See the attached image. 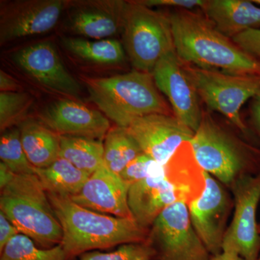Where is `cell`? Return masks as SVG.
<instances>
[{"label": "cell", "mask_w": 260, "mask_h": 260, "mask_svg": "<svg viewBox=\"0 0 260 260\" xmlns=\"http://www.w3.org/2000/svg\"><path fill=\"white\" fill-rule=\"evenodd\" d=\"M85 85L91 102L116 126L128 127L150 114H170L151 73L135 70L109 78H88Z\"/></svg>", "instance_id": "3"}, {"label": "cell", "mask_w": 260, "mask_h": 260, "mask_svg": "<svg viewBox=\"0 0 260 260\" xmlns=\"http://www.w3.org/2000/svg\"><path fill=\"white\" fill-rule=\"evenodd\" d=\"M258 230H259V233L260 234V223L258 224ZM259 260H260V255H259Z\"/></svg>", "instance_id": "39"}, {"label": "cell", "mask_w": 260, "mask_h": 260, "mask_svg": "<svg viewBox=\"0 0 260 260\" xmlns=\"http://www.w3.org/2000/svg\"><path fill=\"white\" fill-rule=\"evenodd\" d=\"M205 189L198 199L188 205L191 224L208 252H221L230 200L223 186L205 172Z\"/></svg>", "instance_id": "12"}, {"label": "cell", "mask_w": 260, "mask_h": 260, "mask_svg": "<svg viewBox=\"0 0 260 260\" xmlns=\"http://www.w3.org/2000/svg\"><path fill=\"white\" fill-rule=\"evenodd\" d=\"M253 3L260 6V0H252Z\"/></svg>", "instance_id": "38"}, {"label": "cell", "mask_w": 260, "mask_h": 260, "mask_svg": "<svg viewBox=\"0 0 260 260\" xmlns=\"http://www.w3.org/2000/svg\"><path fill=\"white\" fill-rule=\"evenodd\" d=\"M234 216L224 237L222 251H233L244 260H259L260 234L256 212L260 202V170L238 178L232 185Z\"/></svg>", "instance_id": "9"}, {"label": "cell", "mask_w": 260, "mask_h": 260, "mask_svg": "<svg viewBox=\"0 0 260 260\" xmlns=\"http://www.w3.org/2000/svg\"><path fill=\"white\" fill-rule=\"evenodd\" d=\"M78 260H157L156 253L148 242L129 243L111 252L98 250L84 253Z\"/></svg>", "instance_id": "29"}, {"label": "cell", "mask_w": 260, "mask_h": 260, "mask_svg": "<svg viewBox=\"0 0 260 260\" xmlns=\"http://www.w3.org/2000/svg\"><path fill=\"white\" fill-rule=\"evenodd\" d=\"M122 37L132 64L143 73L152 74L161 58L175 51L169 16L139 1L127 2Z\"/></svg>", "instance_id": "6"}, {"label": "cell", "mask_w": 260, "mask_h": 260, "mask_svg": "<svg viewBox=\"0 0 260 260\" xmlns=\"http://www.w3.org/2000/svg\"><path fill=\"white\" fill-rule=\"evenodd\" d=\"M147 242L157 260H209L210 255L191 224L188 205L177 201L159 215Z\"/></svg>", "instance_id": "8"}, {"label": "cell", "mask_w": 260, "mask_h": 260, "mask_svg": "<svg viewBox=\"0 0 260 260\" xmlns=\"http://www.w3.org/2000/svg\"><path fill=\"white\" fill-rule=\"evenodd\" d=\"M0 254V260H69L61 244L43 249L22 234L13 237Z\"/></svg>", "instance_id": "26"}, {"label": "cell", "mask_w": 260, "mask_h": 260, "mask_svg": "<svg viewBox=\"0 0 260 260\" xmlns=\"http://www.w3.org/2000/svg\"><path fill=\"white\" fill-rule=\"evenodd\" d=\"M127 185L149 178L166 177L165 166L143 153L137 157L119 174Z\"/></svg>", "instance_id": "30"}, {"label": "cell", "mask_w": 260, "mask_h": 260, "mask_svg": "<svg viewBox=\"0 0 260 260\" xmlns=\"http://www.w3.org/2000/svg\"><path fill=\"white\" fill-rule=\"evenodd\" d=\"M127 2L82 0L68 3L66 27L72 34L93 40L122 32Z\"/></svg>", "instance_id": "14"}, {"label": "cell", "mask_w": 260, "mask_h": 260, "mask_svg": "<svg viewBox=\"0 0 260 260\" xmlns=\"http://www.w3.org/2000/svg\"><path fill=\"white\" fill-rule=\"evenodd\" d=\"M190 143L202 169L228 186L244 174H254L250 171L260 164V152L236 141L206 113Z\"/></svg>", "instance_id": "5"}, {"label": "cell", "mask_w": 260, "mask_h": 260, "mask_svg": "<svg viewBox=\"0 0 260 260\" xmlns=\"http://www.w3.org/2000/svg\"><path fill=\"white\" fill-rule=\"evenodd\" d=\"M143 153L139 145L125 127L116 125L111 127L104 138V165L118 175L130 162Z\"/></svg>", "instance_id": "25"}, {"label": "cell", "mask_w": 260, "mask_h": 260, "mask_svg": "<svg viewBox=\"0 0 260 260\" xmlns=\"http://www.w3.org/2000/svg\"><path fill=\"white\" fill-rule=\"evenodd\" d=\"M129 188L119 175L104 164L89 177L80 192L70 198L80 206L98 213L133 218L128 205Z\"/></svg>", "instance_id": "17"}, {"label": "cell", "mask_w": 260, "mask_h": 260, "mask_svg": "<svg viewBox=\"0 0 260 260\" xmlns=\"http://www.w3.org/2000/svg\"><path fill=\"white\" fill-rule=\"evenodd\" d=\"M62 44L73 55L93 64H118L125 58L124 47L116 39L89 40L84 38L64 37Z\"/></svg>", "instance_id": "23"}, {"label": "cell", "mask_w": 260, "mask_h": 260, "mask_svg": "<svg viewBox=\"0 0 260 260\" xmlns=\"http://www.w3.org/2000/svg\"><path fill=\"white\" fill-rule=\"evenodd\" d=\"M20 86L11 76L5 72L0 71V90L1 92H18Z\"/></svg>", "instance_id": "35"}, {"label": "cell", "mask_w": 260, "mask_h": 260, "mask_svg": "<svg viewBox=\"0 0 260 260\" xmlns=\"http://www.w3.org/2000/svg\"><path fill=\"white\" fill-rule=\"evenodd\" d=\"M250 115L253 126L260 135V92L251 99Z\"/></svg>", "instance_id": "34"}, {"label": "cell", "mask_w": 260, "mask_h": 260, "mask_svg": "<svg viewBox=\"0 0 260 260\" xmlns=\"http://www.w3.org/2000/svg\"><path fill=\"white\" fill-rule=\"evenodd\" d=\"M35 174L48 193L70 198L80 192L90 176L61 157L49 167L35 168Z\"/></svg>", "instance_id": "22"}, {"label": "cell", "mask_w": 260, "mask_h": 260, "mask_svg": "<svg viewBox=\"0 0 260 260\" xmlns=\"http://www.w3.org/2000/svg\"><path fill=\"white\" fill-rule=\"evenodd\" d=\"M152 75L159 91L170 102L174 116L194 133L203 116L200 97L175 51L161 58Z\"/></svg>", "instance_id": "11"}, {"label": "cell", "mask_w": 260, "mask_h": 260, "mask_svg": "<svg viewBox=\"0 0 260 260\" xmlns=\"http://www.w3.org/2000/svg\"><path fill=\"white\" fill-rule=\"evenodd\" d=\"M182 63L200 99L211 110L223 114L238 129L246 133L241 109L246 102L259 93L260 78L229 75Z\"/></svg>", "instance_id": "7"}, {"label": "cell", "mask_w": 260, "mask_h": 260, "mask_svg": "<svg viewBox=\"0 0 260 260\" xmlns=\"http://www.w3.org/2000/svg\"><path fill=\"white\" fill-rule=\"evenodd\" d=\"M18 127L24 150L32 167L44 169L59 158L60 135L32 118L28 117Z\"/></svg>", "instance_id": "21"}, {"label": "cell", "mask_w": 260, "mask_h": 260, "mask_svg": "<svg viewBox=\"0 0 260 260\" xmlns=\"http://www.w3.org/2000/svg\"><path fill=\"white\" fill-rule=\"evenodd\" d=\"M202 10L215 28L231 39L249 29L260 28V6L252 0H207Z\"/></svg>", "instance_id": "19"}, {"label": "cell", "mask_w": 260, "mask_h": 260, "mask_svg": "<svg viewBox=\"0 0 260 260\" xmlns=\"http://www.w3.org/2000/svg\"><path fill=\"white\" fill-rule=\"evenodd\" d=\"M232 40L249 55L260 60V28L249 29L241 32Z\"/></svg>", "instance_id": "31"}, {"label": "cell", "mask_w": 260, "mask_h": 260, "mask_svg": "<svg viewBox=\"0 0 260 260\" xmlns=\"http://www.w3.org/2000/svg\"><path fill=\"white\" fill-rule=\"evenodd\" d=\"M48 196L61 224L60 244L69 260L88 251L148 240V229L135 219L98 213L77 204L70 197L53 193Z\"/></svg>", "instance_id": "2"}, {"label": "cell", "mask_w": 260, "mask_h": 260, "mask_svg": "<svg viewBox=\"0 0 260 260\" xmlns=\"http://www.w3.org/2000/svg\"><path fill=\"white\" fill-rule=\"evenodd\" d=\"M68 3L63 0H17L2 4L0 44L49 31L59 21Z\"/></svg>", "instance_id": "10"}, {"label": "cell", "mask_w": 260, "mask_h": 260, "mask_svg": "<svg viewBox=\"0 0 260 260\" xmlns=\"http://www.w3.org/2000/svg\"><path fill=\"white\" fill-rule=\"evenodd\" d=\"M34 100L26 92L0 93V130L1 133L20 125L28 119Z\"/></svg>", "instance_id": "28"}, {"label": "cell", "mask_w": 260, "mask_h": 260, "mask_svg": "<svg viewBox=\"0 0 260 260\" xmlns=\"http://www.w3.org/2000/svg\"><path fill=\"white\" fill-rule=\"evenodd\" d=\"M59 157L91 175L104 164V140L61 136Z\"/></svg>", "instance_id": "24"}, {"label": "cell", "mask_w": 260, "mask_h": 260, "mask_svg": "<svg viewBox=\"0 0 260 260\" xmlns=\"http://www.w3.org/2000/svg\"><path fill=\"white\" fill-rule=\"evenodd\" d=\"M143 153L166 166L181 145L190 142L194 133L171 114L140 117L126 127Z\"/></svg>", "instance_id": "13"}, {"label": "cell", "mask_w": 260, "mask_h": 260, "mask_svg": "<svg viewBox=\"0 0 260 260\" xmlns=\"http://www.w3.org/2000/svg\"><path fill=\"white\" fill-rule=\"evenodd\" d=\"M38 120L60 136L104 140L111 128L104 114L69 99L51 103L39 114Z\"/></svg>", "instance_id": "15"}, {"label": "cell", "mask_w": 260, "mask_h": 260, "mask_svg": "<svg viewBox=\"0 0 260 260\" xmlns=\"http://www.w3.org/2000/svg\"><path fill=\"white\" fill-rule=\"evenodd\" d=\"M19 234L20 233L18 229L0 210V251H3L8 242Z\"/></svg>", "instance_id": "33"}, {"label": "cell", "mask_w": 260, "mask_h": 260, "mask_svg": "<svg viewBox=\"0 0 260 260\" xmlns=\"http://www.w3.org/2000/svg\"><path fill=\"white\" fill-rule=\"evenodd\" d=\"M0 159L15 174H35V168L24 150L18 127L10 128L2 133Z\"/></svg>", "instance_id": "27"}, {"label": "cell", "mask_w": 260, "mask_h": 260, "mask_svg": "<svg viewBox=\"0 0 260 260\" xmlns=\"http://www.w3.org/2000/svg\"><path fill=\"white\" fill-rule=\"evenodd\" d=\"M13 61L37 83L57 93L77 96L80 85L65 69L56 47L39 42L17 51Z\"/></svg>", "instance_id": "16"}, {"label": "cell", "mask_w": 260, "mask_h": 260, "mask_svg": "<svg viewBox=\"0 0 260 260\" xmlns=\"http://www.w3.org/2000/svg\"><path fill=\"white\" fill-rule=\"evenodd\" d=\"M165 168L166 177L175 188L179 201L189 205L203 194L205 171L195 158L190 142L179 147Z\"/></svg>", "instance_id": "20"}, {"label": "cell", "mask_w": 260, "mask_h": 260, "mask_svg": "<svg viewBox=\"0 0 260 260\" xmlns=\"http://www.w3.org/2000/svg\"><path fill=\"white\" fill-rule=\"evenodd\" d=\"M209 260H244L242 256L233 251H222L215 255L210 256Z\"/></svg>", "instance_id": "37"}, {"label": "cell", "mask_w": 260, "mask_h": 260, "mask_svg": "<svg viewBox=\"0 0 260 260\" xmlns=\"http://www.w3.org/2000/svg\"><path fill=\"white\" fill-rule=\"evenodd\" d=\"M15 175V174L3 162H0V189H3L7 184H9Z\"/></svg>", "instance_id": "36"}, {"label": "cell", "mask_w": 260, "mask_h": 260, "mask_svg": "<svg viewBox=\"0 0 260 260\" xmlns=\"http://www.w3.org/2000/svg\"><path fill=\"white\" fill-rule=\"evenodd\" d=\"M207 1V0H206ZM205 0H140L141 4L153 8V7H169L177 10H191L204 8Z\"/></svg>", "instance_id": "32"}, {"label": "cell", "mask_w": 260, "mask_h": 260, "mask_svg": "<svg viewBox=\"0 0 260 260\" xmlns=\"http://www.w3.org/2000/svg\"><path fill=\"white\" fill-rule=\"evenodd\" d=\"M0 210L39 247L50 249L61 244V224L36 174H15L1 189Z\"/></svg>", "instance_id": "4"}, {"label": "cell", "mask_w": 260, "mask_h": 260, "mask_svg": "<svg viewBox=\"0 0 260 260\" xmlns=\"http://www.w3.org/2000/svg\"><path fill=\"white\" fill-rule=\"evenodd\" d=\"M179 201L174 185L166 177L149 178L134 183L128 191L133 218L145 229L151 227L169 205Z\"/></svg>", "instance_id": "18"}, {"label": "cell", "mask_w": 260, "mask_h": 260, "mask_svg": "<svg viewBox=\"0 0 260 260\" xmlns=\"http://www.w3.org/2000/svg\"><path fill=\"white\" fill-rule=\"evenodd\" d=\"M169 19L175 51L183 62L229 75L260 78V61L220 34L206 17L177 10Z\"/></svg>", "instance_id": "1"}]
</instances>
